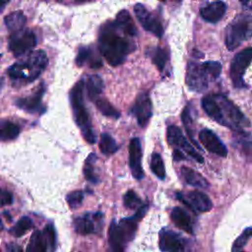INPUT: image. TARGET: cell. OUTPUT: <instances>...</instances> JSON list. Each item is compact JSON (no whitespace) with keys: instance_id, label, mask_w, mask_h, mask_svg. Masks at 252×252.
<instances>
[{"instance_id":"obj_1","label":"cell","mask_w":252,"mask_h":252,"mask_svg":"<svg viewBox=\"0 0 252 252\" xmlns=\"http://www.w3.org/2000/svg\"><path fill=\"white\" fill-rule=\"evenodd\" d=\"M98 49L109 65L118 66L136 49V44L133 37L126 34L113 21L101 26L98 34Z\"/></svg>"},{"instance_id":"obj_2","label":"cell","mask_w":252,"mask_h":252,"mask_svg":"<svg viewBox=\"0 0 252 252\" xmlns=\"http://www.w3.org/2000/svg\"><path fill=\"white\" fill-rule=\"evenodd\" d=\"M201 104L212 119L234 132L244 131V128L250 126L248 118L224 94H207L202 98Z\"/></svg>"},{"instance_id":"obj_3","label":"cell","mask_w":252,"mask_h":252,"mask_svg":"<svg viewBox=\"0 0 252 252\" xmlns=\"http://www.w3.org/2000/svg\"><path fill=\"white\" fill-rule=\"evenodd\" d=\"M148 211V204H143L137 212L129 218H124L118 222L112 220L108 228V252H124L127 244L134 238L138 222Z\"/></svg>"},{"instance_id":"obj_4","label":"cell","mask_w":252,"mask_h":252,"mask_svg":"<svg viewBox=\"0 0 252 252\" xmlns=\"http://www.w3.org/2000/svg\"><path fill=\"white\" fill-rule=\"evenodd\" d=\"M48 58L43 50L29 53L23 60L18 61L8 68V75L13 82L29 84L37 79L45 70Z\"/></svg>"},{"instance_id":"obj_5","label":"cell","mask_w":252,"mask_h":252,"mask_svg":"<svg viewBox=\"0 0 252 252\" xmlns=\"http://www.w3.org/2000/svg\"><path fill=\"white\" fill-rule=\"evenodd\" d=\"M221 65L217 61L197 63L190 61L187 64L185 83L194 92L202 93L215 82L220 75Z\"/></svg>"},{"instance_id":"obj_6","label":"cell","mask_w":252,"mask_h":252,"mask_svg":"<svg viewBox=\"0 0 252 252\" xmlns=\"http://www.w3.org/2000/svg\"><path fill=\"white\" fill-rule=\"evenodd\" d=\"M84 87V80H80L75 84V86L72 88L70 92V102L75 122L80 128L84 139L90 144H94L96 141V137L93 129L88 109L85 105Z\"/></svg>"},{"instance_id":"obj_7","label":"cell","mask_w":252,"mask_h":252,"mask_svg":"<svg viewBox=\"0 0 252 252\" xmlns=\"http://www.w3.org/2000/svg\"><path fill=\"white\" fill-rule=\"evenodd\" d=\"M252 37V16L237 15L226 27L224 42L228 50H234Z\"/></svg>"},{"instance_id":"obj_8","label":"cell","mask_w":252,"mask_h":252,"mask_svg":"<svg viewBox=\"0 0 252 252\" xmlns=\"http://www.w3.org/2000/svg\"><path fill=\"white\" fill-rule=\"evenodd\" d=\"M252 61V47H247L238 52L230 64V79L236 89H246L247 84L243 80V76L247 67Z\"/></svg>"},{"instance_id":"obj_9","label":"cell","mask_w":252,"mask_h":252,"mask_svg":"<svg viewBox=\"0 0 252 252\" xmlns=\"http://www.w3.org/2000/svg\"><path fill=\"white\" fill-rule=\"evenodd\" d=\"M166 138L168 145L171 146L173 150H177L184 155L186 154L199 163L204 162V158L201 154H199L197 150H195V148L190 144V142H188V140L184 137L183 133L177 126L169 125L167 127Z\"/></svg>"},{"instance_id":"obj_10","label":"cell","mask_w":252,"mask_h":252,"mask_svg":"<svg viewBox=\"0 0 252 252\" xmlns=\"http://www.w3.org/2000/svg\"><path fill=\"white\" fill-rule=\"evenodd\" d=\"M36 44V37L32 31L23 29L22 31L12 32L9 39V49L16 57L31 53Z\"/></svg>"},{"instance_id":"obj_11","label":"cell","mask_w":252,"mask_h":252,"mask_svg":"<svg viewBox=\"0 0 252 252\" xmlns=\"http://www.w3.org/2000/svg\"><path fill=\"white\" fill-rule=\"evenodd\" d=\"M134 13L141 26L146 31L155 34L157 37H161L163 35V27L160 19L149 11L145 5L137 3L134 6Z\"/></svg>"},{"instance_id":"obj_12","label":"cell","mask_w":252,"mask_h":252,"mask_svg":"<svg viewBox=\"0 0 252 252\" xmlns=\"http://www.w3.org/2000/svg\"><path fill=\"white\" fill-rule=\"evenodd\" d=\"M176 198L196 213H205L212 209L213 204L210 198L203 192L194 190L187 193H176Z\"/></svg>"},{"instance_id":"obj_13","label":"cell","mask_w":252,"mask_h":252,"mask_svg":"<svg viewBox=\"0 0 252 252\" xmlns=\"http://www.w3.org/2000/svg\"><path fill=\"white\" fill-rule=\"evenodd\" d=\"M159 249L161 252H187V241L181 234L162 228L159 231Z\"/></svg>"},{"instance_id":"obj_14","label":"cell","mask_w":252,"mask_h":252,"mask_svg":"<svg viewBox=\"0 0 252 252\" xmlns=\"http://www.w3.org/2000/svg\"><path fill=\"white\" fill-rule=\"evenodd\" d=\"M130 113L136 118L137 123L142 128L148 125L153 115V104L147 93H142L136 97L133 106L130 108Z\"/></svg>"},{"instance_id":"obj_15","label":"cell","mask_w":252,"mask_h":252,"mask_svg":"<svg viewBox=\"0 0 252 252\" xmlns=\"http://www.w3.org/2000/svg\"><path fill=\"white\" fill-rule=\"evenodd\" d=\"M103 215L101 213L86 214L74 220L73 224L76 232L82 235L97 232L102 225Z\"/></svg>"},{"instance_id":"obj_16","label":"cell","mask_w":252,"mask_h":252,"mask_svg":"<svg viewBox=\"0 0 252 252\" xmlns=\"http://www.w3.org/2000/svg\"><path fill=\"white\" fill-rule=\"evenodd\" d=\"M129 167L132 175L137 180H142L145 176L142 168V146L139 138H132L129 143Z\"/></svg>"},{"instance_id":"obj_17","label":"cell","mask_w":252,"mask_h":252,"mask_svg":"<svg viewBox=\"0 0 252 252\" xmlns=\"http://www.w3.org/2000/svg\"><path fill=\"white\" fill-rule=\"evenodd\" d=\"M199 140L202 146L209 152L221 158H225L227 156L226 147L212 130L207 128L202 129L199 133Z\"/></svg>"},{"instance_id":"obj_18","label":"cell","mask_w":252,"mask_h":252,"mask_svg":"<svg viewBox=\"0 0 252 252\" xmlns=\"http://www.w3.org/2000/svg\"><path fill=\"white\" fill-rule=\"evenodd\" d=\"M44 93H45V87L42 84L33 94L26 97L18 98L16 99L15 103L19 108L27 112L39 113L44 109V107L42 106V97Z\"/></svg>"},{"instance_id":"obj_19","label":"cell","mask_w":252,"mask_h":252,"mask_svg":"<svg viewBox=\"0 0 252 252\" xmlns=\"http://www.w3.org/2000/svg\"><path fill=\"white\" fill-rule=\"evenodd\" d=\"M226 12V4L222 1H215L206 3L200 8V15L206 22L216 24Z\"/></svg>"},{"instance_id":"obj_20","label":"cell","mask_w":252,"mask_h":252,"mask_svg":"<svg viewBox=\"0 0 252 252\" xmlns=\"http://www.w3.org/2000/svg\"><path fill=\"white\" fill-rule=\"evenodd\" d=\"M233 146L244 158L252 161V133L245 131L235 132L233 135Z\"/></svg>"},{"instance_id":"obj_21","label":"cell","mask_w":252,"mask_h":252,"mask_svg":"<svg viewBox=\"0 0 252 252\" xmlns=\"http://www.w3.org/2000/svg\"><path fill=\"white\" fill-rule=\"evenodd\" d=\"M170 218L174 224L182 229L185 232L188 233H193L194 228H193V222L191 220V217L189 214L182 208L180 207H175L172 209L170 213Z\"/></svg>"},{"instance_id":"obj_22","label":"cell","mask_w":252,"mask_h":252,"mask_svg":"<svg viewBox=\"0 0 252 252\" xmlns=\"http://www.w3.org/2000/svg\"><path fill=\"white\" fill-rule=\"evenodd\" d=\"M147 55L151 58L152 62L156 65L158 70L161 73L164 71L166 63L169 59V52L168 49L161 46L150 47L146 51Z\"/></svg>"},{"instance_id":"obj_23","label":"cell","mask_w":252,"mask_h":252,"mask_svg":"<svg viewBox=\"0 0 252 252\" xmlns=\"http://www.w3.org/2000/svg\"><path fill=\"white\" fill-rule=\"evenodd\" d=\"M180 174L183 180L185 181V183H187L188 185H191L197 188H203V189L209 187V183L204 178V176L201 175V173H199L198 171L194 170L193 168L182 166L180 169Z\"/></svg>"},{"instance_id":"obj_24","label":"cell","mask_w":252,"mask_h":252,"mask_svg":"<svg viewBox=\"0 0 252 252\" xmlns=\"http://www.w3.org/2000/svg\"><path fill=\"white\" fill-rule=\"evenodd\" d=\"M76 63L78 66H83L88 63L92 68H99L102 65L101 60L94 54V50L86 46L80 47L76 57Z\"/></svg>"},{"instance_id":"obj_25","label":"cell","mask_w":252,"mask_h":252,"mask_svg":"<svg viewBox=\"0 0 252 252\" xmlns=\"http://www.w3.org/2000/svg\"><path fill=\"white\" fill-rule=\"evenodd\" d=\"M114 23L126 33L128 34L129 36L131 37H135L138 33L137 32V28H136V25L135 23L133 22L130 14L128 13L127 10H122L120 11L115 20H114Z\"/></svg>"},{"instance_id":"obj_26","label":"cell","mask_w":252,"mask_h":252,"mask_svg":"<svg viewBox=\"0 0 252 252\" xmlns=\"http://www.w3.org/2000/svg\"><path fill=\"white\" fill-rule=\"evenodd\" d=\"M194 113H195V110H194L193 106L191 105V103H188L182 111L181 120H182V123L185 127V131H186L189 139L191 140V142L194 143V145L197 149H201L200 145L196 142V140L194 138V116H193Z\"/></svg>"},{"instance_id":"obj_27","label":"cell","mask_w":252,"mask_h":252,"mask_svg":"<svg viewBox=\"0 0 252 252\" xmlns=\"http://www.w3.org/2000/svg\"><path fill=\"white\" fill-rule=\"evenodd\" d=\"M104 89V84L100 76L91 75L86 82V90L89 98L93 101L97 99Z\"/></svg>"},{"instance_id":"obj_28","label":"cell","mask_w":252,"mask_h":252,"mask_svg":"<svg viewBox=\"0 0 252 252\" xmlns=\"http://www.w3.org/2000/svg\"><path fill=\"white\" fill-rule=\"evenodd\" d=\"M26 22L27 18L22 11H14L8 14L4 19V23L7 29L12 32L22 31L26 25Z\"/></svg>"},{"instance_id":"obj_29","label":"cell","mask_w":252,"mask_h":252,"mask_svg":"<svg viewBox=\"0 0 252 252\" xmlns=\"http://www.w3.org/2000/svg\"><path fill=\"white\" fill-rule=\"evenodd\" d=\"M48 244L42 231L35 230L27 246V252H46Z\"/></svg>"},{"instance_id":"obj_30","label":"cell","mask_w":252,"mask_h":252,"mask_svg":"<svg viewBox=\"0 0 252 252\" xmlns=\"http://www.w3.org/2000/svg\"><path fill=\"white\" fill-rule=\"evenodd\" d=\"M20 128L17 124L6 120L0 119V141H11L18 137Z\"/></svg>"},{"instance_id":"obj_31","label":"cell","mask_w":252,"mask_h":252,"mask_svg":"<svg viewBox=\"0 0 252 252\" xmlns=\"http://www.w3.org/2000/svg\"><path fill=\"white\" fill-rule=\"evenodd\" d=\"M95 106L97 107V109L104 115L107 117H111V118H119L120 117V112L106 99L103 97H98L97 99H95L94 101Z\"/></svg>"},{"instance_id":"obj_32","label":"cell","mask_w":252,"mask_h":252,"mask_svg":"<svg viewBox=\"0 0 252 252\" xmlns=\"http://www.w3.org/2000/svg\"><path fill=\"white\" fill-rule=\"evenodd\" d=\"M99 149L103 155L110 156L117 152L118 145L109 134L102 133L100 135V140H99Z\"/></svg>"},{"instance_id":"obj_33","label":"cell","mask_w":252,"mask_h":252,"mask_svg":"<svg viewBox=\"0 0 252 252\" xmlns=\"http://www.w3.org/2000/svg\"><path fill=\"white\" fill-rule=\"evenodd\" d=\"M95 161H96L95 154H90L85 161V166H84V175H85L86 179L94 184L97 183L99 180L98 176L96 175V173L94 171Z\"/></svg>"},{"instance_id":"obj_34","label":"cell","mask_w":252,"mask_h":252,"mask_svg":"<svg viewBox=\"0 0 252 252\" xmlns=\"http://www.w3.org/2000/svg\"><path fill=\"white\" fill-rule=\"evenodd\" d=\"M151 169L158 178H159L161 180H163L165 178L164 163H163V160L161 158V156L158 153H154L152 155Z\"/></svg>"},{"instance_id":"obj_35","label":"cell","mask_w":252,"mask_h":252,"mask_svg":"<svg viewBox=\"0 0 252 252\" xmlns=\"http://www.w3.org/2000/svg\"><path fill=\"white\" fill-rule=\"evenodd\" d=\"M32 227V220L29 217H23L21 218L16 224L10 229L11 234H13L16 237H20L24 235L28 230H30Z\"/></svg>"},{"instance_id":"obj_36","label":"cell","mask_w":252,"mask_h":252,"mask_svg":"<svg viewBox=\"0 0 252 252\" xmlns=\"http://www.w3.org/2000/svg\"><path fill=\"white\" fill-rule=\"evenodd\" d=\"M123 203L126 208L132 209V210L133 209L138 210L144 204L140 199V197L133 190H128L125 193V195L123 196Z\"/></svg>"},{"instance_id":"obj_37","label":"cell","mask_w":252,"mask_h":252,"mask_svg":"<svg viewBox=\"0 0 252 252\" xmlns=\"http://www.w3.org/2000/svg\"><path fill=\"white\" fill-rule=\"evenodd\" d=\"M252 237V227H247L243 230V232L235 239V241L232 244V252L241 251L242 248L246 245L248 240Z\"/></svg>"},{"instance_id":"obj_38","label":"cell","mask_w":252,"mask_h":252,"mask_svg":"<svg viewBox=\"0 0 252 252\" xmlns=\"http://www.w3.org/2000/svg\"><path fill=\"white\" fill-rule=\"evenodd\" d=\"M83 199H84V193L81 190L72 191L66 197V201L71 209H77L78 207H80L83 202Z\"/></svg>"},{"instance_id":"obj_39","label":"cell","mask_w":252,"mask_h":252,"mask_svg":"<svg viewBox=\"0 0 252 252\" xmlns=\"http://www.w3.org/2000/svg\"><path fill=\"white\" fill-rule=\"evenodd\" d=\"M45 238H46V241H47V244H48V248L51 249V251L54 250L55 248V230H54V227L52 224H47L44 229L42 230Z\"/></svg>"},{"instance_id":"obj_40","label":"cell","mask_w":252,"mask_h":252,"mask_svg":"<svg viewBox=\"0 0 252 252\" xmlns=\"http://www.w3.org/2000/svg\"><path fill=\"white\" fill-rule=\"evenodd\" d=\"M12 203H13L12 193L7 190L0 191V205L5 206V205H10Z\"/></svg>"},{"instance_id":"obj_41","label":"cell","mask_w":252,"mask_h":252,"mask_svg":"<svg viewBox=\"0 0 252 252\" xmlns=\"http://www.w3.org/2000/svg\"><path fill=\"white\" fill-rule=\"evenodd\" d=\"M7 252H23L21 247L18 246L17 244L10 243L7 245Z\"/></svg>"},{"instance_id":"obj_42","label":"cell","mask_w":252,"mask_h":252,"mask_svg":"<svg viewBox=\"0 0 252 252\" xmlns=\"http://www.w3.org/2000/svg\"><path fill=\"white\" fill-rule=\"evenodd\" d=\"M173 158H174V160H181V159H185V155L177 150H173Z\"/></svg>"},{"instance_id":"obj_43","label":"cell","mask_w":252,"mask_h":252,"mask_svg":"<svg viewBox=\"0 0 252 252\" xmlns=\"http://www.w3.org/2000/svg\"><path fill=\"white\" fill-rule=\"evenodd\" d=\"M241 5L244 9L252 10V1H241Z\"/></svg>"},{"instance_id":"obj_44","label":"cell","mask_w":252,"mask_h":252,"mask_svg":"<svg viewBox=\"0 0 252 252\" xmlns=\"http://www.w3.org/2000/svg\"><path fill=\"white\" fill-rule=\"evenodd\" d=\"M8 4L7 1H0V12L4 9V7Z\"/></svg>"},{"instance_id":"obj_45","label":"cell","mask_w":252,"mask_h":252,"mask_svg":"<svg viewBox=\"0 0 252 252\" xmlns=\"http://www.w3.org/2000/svg\"><path fill=\"white\" fill-rule=\"evenodd\" d=\"M3 82H4V81H3V79H2V78H0V89H1V88H2V86H3Z\"/></svg>"},{"instance_id":"obj_46","label":"cell","mask_w":252,"mask_h":252,"mask_svg":"<svg viewBox=\"0 0 252 252\" xmlns=\"http://www.w3.org/2000/svg\"><path fill=\"white\" fill-rule=\"evenodd\" d=\"M3 227V225H2V221H1V219H0V229Z\"/></svg>"},{"instance_id":"obj_47","label":"cell","mask_w":252,"mask_h":252,"mask_svg":"<svg viewBox=\"0 0 252 252\" xmlns=\"http://www.w3.org/2000/svg\"><path fill=\"white\" fill-rule=\"evenodd\" d=\"M237 252H244V251H242V250H241V251H237Z\"/></svg>"}]
</instances>
